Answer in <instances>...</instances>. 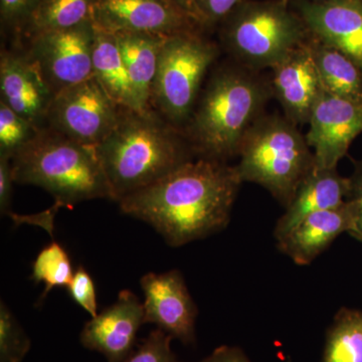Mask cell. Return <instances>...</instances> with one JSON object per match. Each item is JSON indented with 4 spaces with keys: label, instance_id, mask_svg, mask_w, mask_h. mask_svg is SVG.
Here are the masks:
<instances>
[{
    "label": "cell",
    "instance_id": "cell-16",
    "mask_svg": "<svg viewBox=\"0 0 362 362\" xmlns=\"http://www.w3.org/2000/svg\"><path fill=\"white\" fill-rule=\"evenodd\" d=\"M305 42L272 68L273 95L280 102L286 118L296 125L308 124L323 90L315 63Z\"/></svg>",
    "mask_w": 362,
    "mask_h": 362
},
{
    "label": "cell",
    "instance_id": "cell-3",
    "mask_svg": "<svg viewBox=\"0 0 362 362\" xmlns=\"http://www.w3.org/2000/svg\"><path fill=\"white\" fill-rule=\"evenodd\" d=\"M271 95L272 86L256 71L240 64L218 69L185 126L195 156L225 162L238 156Z\"/></svg>",
    "mask_w": 362,
    "mask_h": 362
},
{
    "label": "cell",
    "instance_id": "cell-34",
    "mask_svg": "<svg viewBox=\"0 0 362 362\" xmlns=\"http://www.w3.org/2000/svg\"><path fill=\"white\" fill-rule=\"evenodd\" d=\"M171 1L175 2L183 11L189 13L192 18H194L204 28V23L202 21L201 14H199V7H197V0H171Z\"/></svg>",
    "mask_w": 362,
    "mask_h": 362
},
{
    "label": "cell",
    "instance_id": "cell-22",
    "mask_svg": "<svg viewBox=\"0 0 362 362\" xmlns=\"http://www.w3.org/2000/svg\"><path fill=\"white\" fill-rule=\"evenodd\" d=\"M97 0H40L26 21L21 37L69 30L93 21Z\"/></svg>",
    "mask_w": 362,
    "mask_h": 362
},
{
    "label": "cell",
    "instance_id": "cell-6",
    "mask_svg": "<svg viewBox=\"0 0 362 362\" xmlns=\"http://www.w3.org/2000/svg\"><path fill=\"white\" fill-rule=\"evenodd\" d=\"M310 37L288 0H246L221 23V40L238 64L273 68Z\"/></svg>",
    "mask_w": 362,
    "mask_h": 362
},
{
    "label": "cell",
    "instance_id": "cell-26",
    "mask_svg": "<svg viewBox=\"0 0 362 362\" xmlns=\"http://www.w3.org/2000/svg\"><path fill=\"white\" fill-rule=\"evenodd\" d=\"M30 340L4 301L0 303V362H23Z\"/></svg>",
    "mask_w": 362,
    "mask_h": 362
},
{
    "label": "cell",
    "instance_id": "cell-17",
    "mask_svg": "<svg viewBox=\"0 0 362 362\" xmlns=\"http://www.w3.org/2000/svg\"><path fill=\"white\" fill-rule=\"evenodd\" d=\"M356 223V206L347 199L339 206L307 216L284 239L277 242V247L297 265H310L341 233L351 235Z\"/></svg>",
    "mask_w": 362,
    "mask_h": 362
},
{
    "label": "cell",
    "instance_id": "cell-11",
    "mask_svg": "<svg viewBox=\"0 0 362 362\" xmlns=\"http://www.w3.org/2000/svg\"><path fill=\"white\" fill-rule=\"evenodd\" d=\"M306 140L314 169L337 168L351 143L362 133V101L322 90L309 119Z\"/></svg>",
    "mask_w": 362,
    "mask_h": 362
},
{
    "label": "cell",
    "instance_id": "cell-23",
    "mask_svg": "<svg viewBox=\"0 0 362 362\" xmlns=\"http://www.w3.org/2000/svg\"><path fill=\"white\" fill-rule=\"evenodd\" d=\"M323 362H362V311L339 309L326 335Z\"/></svg>",
    "mask_w": 362,
    "mask_h": 362
},
{
    "label": "cell",
    "instance_id": "cell-19",
    "mask_svg": "<svg viewBox=\"0 0 362 362\" xmlns=\"http://www.w3.org/2000/svg\"><path fill=\"white\" fill-rule=\"evenodd\" d=\"M93 74L119 107L127 110L145 112L136 96L115 35L96 25L93 49Z\"/></svg>",
    "mask_w": 362,
    "mask_h": 362
},
{
    "label": "cell",
    "instance_id": "cell-1",
    "mask_svg": "<svg viewBox=\"0 0 362 362\" xmlns=\"http://www.w3.org/2000/svg\"><path fill=\"white\" fill-rule=\"evenodd\" d=\"M242 183L235 166L199 157L117 204L177 247L226 228Z\"/></svg>",
    "mask_w": 362,
    "mask_h": 362
},
{
    "label": "cell",
    "instance_id": "cell-33",
    "mask_svg": "<svg viewBox=\"0 0 362 362\" xmlns=\"http://www.w3.org/2000/svg\"><path fill=\"white\" fill-rule=\"evenodd\" d=\"M199 362H251L239 347L223 346L214 350L211 356Z\"/></svg>",
    "mask_w": 362,
    "mask_h": 362
},
{
    "label": "cell",
    "instance_id": "cell-12",
    "mask_svg": "<svg viewBox=\"0 0 362 362\" xmlns=\"http://www.w3.org/2000/svg\"><path fill=\"white\" fill-rule=\"evenodd\" d=\"M144 293V323L185 344L195 342V319L199 310L188 292L182 274L177 270L147 273L140 280Z\"/></svg>",
    "mask_w": 362,
    "mask_h": 362
},
{
    "label": "cell",
    "instance_id": "cell-21",
    "mask_svg": "<svg viewBox=\"0 0 362 362\" xmlns=\"http://www.w3.org/2000/svg\"><path fill=\"white\" fill-rule=\"evenodd\" d=\"M318 71L323 89L362 101V71L349 57L310 35L305 42Z\"/></svg>",
    "mask_w": 362,
    "mask_h": 362
},
{
    "label": "cell",
    "instance_id": "cell-32",
    "mask_svg": "<svg viewBox=\"0 0 362 362\" xmlns=\"http://www.w3.org/2000/svg\"><path fill=\"white\" fill-rule=\"evenodd\" d=\"M349 180L350 192L347 199L354 202L356 211V230L351 235L362 243V159L356 162L354 173Z\"/></svg>",
    "mask_w": 362,
    "mask_h": 362
},
{
    "label": "cell",
    "instance_id": "cell-28",
    "mask_svg": "<svg viewBox=\"0 0 362 362\" xmlns=\"http://www.w3.org/2000/svg\"><path fill=\"white\" fill-rule=\"evenodd\" d=\"M66 288L69 295L78 306L92 317L98 315L96 287L89 272L84 267H78L74 274L73 280Z\"/></svg>",
    "mask_w": 362,
    "mask_h": 362
},
{
    "label": "cell",
    "instance_id": "cell-2",
    "mask_svg": "<svg viewBox=\"0 0 362 362\" xmlns=\"http://www.w3.org/2000/svg\"><path fill=\"white\" fill-rule=\"evenodd\" d=\"M97 152L116 202L162 180L195 156L185 133L160 114L127 109H121L118 122Z\"/></svg>",
    "mask_w": 362,
    "mask_h": 362
},
{
    "label": "cell",
    "instance_id": "cell-31",
    "mask_svg": "<svg viewBox=\"0 0 362 362\" xmlns=\"http://www.w3.org/2000/svg\"><path fill=\"white\" fill-rule=\"evenodd\" d=\"M13 173L11 158L0 156V211L2 216L13 213L11 211L13 190Z\"/></svg>",
    "mask_w": 362,
    "mask_h": 362
},
{
    "label": "cell",
    "instance_id": "cell-20",
    "mask_svg": "<svg viewBox=\"0 0 362 362\" xmlns=\"http://www.w3.org/2000/svg\"><path fill=\"white\" fill-rule=\"evenodd\" d=\"M115 37L143 111L153 110L154 81L162 45L168 37L134 33H115Z\"/></svg>",
    "mask_w": 362,
    "mask_h": 362
},
{
    "label": "cell",
    "instance_id": "cell-9",
    "mask_svg": "<svg viewBox=\"0 0 362 362\" xmlns=\"http://www.w3.org/2000/svg\"><path fill=\"white\" fill-rule=\"evenodd\" d=\"M28 40L26 54L54 95L94 76L93 21L69 30L42 33Z\"/></svg>",
    "mask_w": 362,
    "mask_h": 362
},
{
    "label": "cell",
    "instance_id": "cell-15",
    "mask_svg": "<svg viewBox=\"0 0 362 362\" xmlns=\"http://www.w3.org/2000/svg\"><path fill=\"white\" fill-rule=\"evenodd\" d=\"M0 101L39 128L45 127L56 96L26 52L4 49L0 56Z\"/></svg>",
    "mask_w": 362,
    "mask_h": 362
},
{
    "label": "cell",
    "instance_id": "cell-18",
    "mask_svg": "<svg viewBox=\"0 0 362 362\" xmlns=\"http://www.w3.org/2000/svg\"><path fill=\"white\" fill-rule=\"evenodd\" d=\"M349 177L337 168L313 169L298 187L291 204L277 221L274 237L279 242L312 214L339 206L349 199Z\"/></svg>",
    "mask_w": 362,
    "mask_h": 362
},
{
    "label": "cell",
    "instance_id": "cell-5",
    "mask_svg": "<svg viewBox=\"0 0 362 362\" xmlns=\"http://www.w3.org/2000/svg\"><path fill=\"white\" fill-rule=\"evenodd\" d=\"M243 182L266 188L283 206L314 168V153L297 125L285 116L262 115L247 130L239 149Z\"/></svg>",
    "mask_w": 362,
    "mask_h": 362
},
{
    "label": "cell",
    "instance_id": "cell-27",
    "mask_svg": "<svg viewBox=\"0 0 362 362\" xmlns=\"http://www.w3.org/2000/svg\"><path fill=\"white\" fill-rule=\"evenodd\" d=\"M173 339L161 329L153 330L125 362H180L171 350Z\"/></svg>",
    "mask_w": 362,
    "mask_h": 362
},
{
    "label": "cell",
    "instance_id": "cell-14",
    "mask_svg": "<svg viewBox=\"0 0 362 362\" xmlns=\"http://www.w3.org/2000/svg\"><path fill=\"white\" fill-rule=\"evenodd\" d=\"M144 323V307L134 293L123 290L115 303L85 324L81 342L108 362H125L134 351L138 330Z\"/></svg>",
    "mask_w": 362,
    "mask_h": 362
},
{
    "label": "cell",
    "instance_id": "cell-7",
    "mask_svg": "<svg viewBox=\"0 0 362 362\" xmlns=\"http://www.w3.org/2000/svg\"><path fill=\"white\" fill-rule=\"evenodd\" d=\"M218 56L214 42L201 32L166 37L159 56L152 109L181 128L187 125L199 100L202 81Z\"/></svg>",
    "mask_w": 362,
    "mask_h": 362
},
{
    "label": "cell",
    "instance_id": "cell-25",
    "mask_svg": "<svg viewBox=\"0 0 362 362\" xmlns=\"http://www.w3.org/2000/svg\"><path fill=\"white\" fill-rule=\"evenodd\" d=\"M40 128L0 101V156L14 154L37 134Z\"/></svg>",
    "mask_w": 362,
    "mask_h": 362
},
{
    "label": "cell",
    "instance_id": "cell-13",
    "mask_svg": "<svg viewBox=\"0 0 362 362\" xmlns=\"http://www.w3.org/2000/svg\"><path fill=\"white\" fill-rule=\"evenodd\" d=\"M294 9L311 35L362 71V0H296Z\"/></svg>",
    "mask_w": 362,
    "mask_h": 362
},
{
    "label": "cell",
    "instance_id": "cell-10",
    "mask_svg": "<svg viewBox=\"0 0 362 362\" xmlns=\"http://www.w3.org/2000/svg\"><path fill=\"white\" fill-rule=\"evenodd\" d=\"M93 23L106 32L170 35L204 26L171 0H97Z\"/></svg>",
    "mask_w": 362,
    "mask_h": 362
},
{
    "label": "cell",
    "instance_id": "cell-8",
    "mask_svg": "<svg viewBox=\"0 0 362 362\" xmlns=\"http://www.w3.org/2000/svg\"><path fill=\"white\" fill-rule=\"evenodd\" d=\"M121 109L92 76L54 96L45 126L76 141L97 147L115 127Z\"/></svg>",
    "mask_w": 362,
    "mask_h": 362
},
{
    "label": "cell",
    "instance_id": "cell-24",
    "mask_svg": "<svg viewBox=\"0 0 362 362\" xmlns=\"http://www.w3.org/2000/svg\"><path fill=\"white\" fill-rule=\"evenodd\" d=\"M73 267L68 252L56 242L45 247L33 264L32 279L35 284L44 283V300L54 287H68L74 277Z\"/></svg>",
    "mask_w": 362,
    "mask_h": 362
},
{
    "label": "cell",
    "instance_id": "cell-29",
    "mask_svg": "<svg viewBox=\"0 0 362 362\" xmlns=\"http://www.w3.org/2000/svg\"><path fill=\"white\" fill-rule=\"evenodd\" d=\"M40 0H0L1 25L20 35Z\"/></svg>",
    "mask_w": 362,
    "mask_h": 362
},
{
    "label": "cell",
    "instance_id": "cell-30",
    "mask_svg": "<svg viewBox=\"0 0 362 362\" xmlns=\"http://www.w3.org/2000/svg\"><path fill=\"white\" fill-rule=\"evenodd\" d=\"M246 0H197L204 28L221 23Z\"/></svg>",
    "mask_w": 362,
    "mask_h": 362
},
{
    "label": "cell",
    "instance_id": "cell-4",
    "mask_svg": "<svg viewBox=\"0 0 362 362\" xmlns=\"http://www.w3.org/2000/svg\"><path fill=\"white\" fill-rule=\"evenodd\" d=\"M14 182L44 188L54 199L52 211L96 199L112 201L97 147L51 129L37 134L11 158Z\"/></svg>",
    "mask_w": 362,
    "mask_h": 362
}]
</instances>
